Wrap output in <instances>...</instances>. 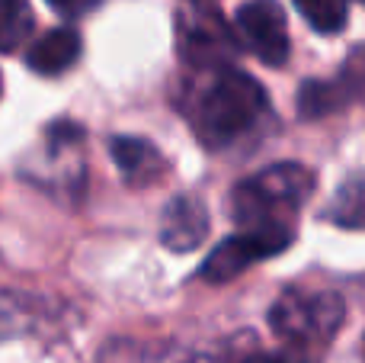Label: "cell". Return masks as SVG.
I'll return each instance as SVG.
<instances>
[{"mask_svg": "<svg viewBox=\"0 0 365 363\" xmlns=\"http://www.w3.org/2000/svg\"><path fill=\"white\" fill-rule=\"evenodd\" d=\"M32 32L29 0H0V51H13Z\"/></svg>", "mask_w": 365, "mask_h": 363, "instance_id": "obj_12", "label": "cell"}, {"mask_svg": "<svg viewBox=\"0 0 365 363\" xmlns=\"http://www.w3.org/2000/svg\"><path fill=\"white\" fill-rule=\"evenodd\" d=\"M237 363H304V357H298V354H250Z\"/></svg>", "mask_w": 365, "mask_h": 363, "instance_id": "obj_14", "label": "cell"}, {"mask_svg": "<svg viewBox=\"0 0 365 363\" xmlns=\"http://www.w3.org/2000/svg\"><path fill=\"white\" fill-rule=\"evenodd\" d=\"M205 81L192 94V126L208 148H231L257 132L269 113L266 90L250 74L227 68L205 71Z\"/></svg>", "mask_w": 365, "mask_h": 363, "instance_id": "obj_1", "label": "cell"}, {"mask_svg": "<svg viewBox=\"0 0 365 363\" xmlns=\"http://www.w3.org/2000/svg\"><path fill=\"white\" fill-rule=\"evenodd\" d=\"M237 49L231 26L208 6H192L180 16V51L182 61L195 71L227 68Z\"/></svg>", "mask_w": 365, "mask_h": 363, "instance_id": "obj_5", "label": "cell"}, {"mask_svg": "<svg viewBox=\"0 0 365 363\" xmlns=\"http://www.w3.org/2000/svg\"><path fill=\"white\" fill-rule=\"evenodd\" d=\"M208 235V209L199 197L186 193V197L170 199L160 219V244L177 254L195 251Z\"/></svg>", "mask_w": 365, "mask_h": 363, "instance_id": "obj_7", "label": "cell"}, {"mask_svg": "<svg viewBox=\"0 0 365 363\" xmlns=\"http://www.w3.org/2000/svg\"><path fill=\"white\" fill-rule=\"evenodd\" d=\"M298 13L314 32L334 36L346 26L349 19V0H295Z\"/></svg>", "mask_w": 365, "mask_h": 363, "instance_id": "obj_11", "label": "cell"}, {"mask_svg": "<svg viewBox=\"0 0 365 363\" xmlns=\"http://www.w3.org/2000/svg\"><path fill=\"white\" fill-rule=\"evenodd\" d=\"M231 32L263 64L279 68V64L289 61V23H285V13L276 0H247L234 13Z\"/></svg>", "mask_w": 365, "mask_h": 363, "instance_id": "obj_4", "label": "cell"}, {"mask_svg": "<svg viewBox=\"0 0 365 363\" xmlns=\"http://www.w3.org/2000/svg\"><path fill=\"white\" fill-rule=\"evenodd\" d=\"M109 151H113V161L122 167V174H125L128 180L151 184V180L164 171L160 151L145 139H128V135H122V139H113Z\"/></svg>", "mask_w": 365, "mask_h": 363, "instance_id": "obj_9", "label": "cell"}, {"mask_svg": "<svg viewBox=\"0 0 365 363\" xmlns=\"http://www.w3.org/2000/svg\"><path fill=\"white\" fill-rule=\"evenodd\" d=\"M81 36L77 29L71 26H58V29L45 32L38 36L36 42L29 45L26 51V64H29L36 74H45V77H55V74H64L68 68H74L77 58H81Z\"/></svg>", "mask_w": 365, "mask_h": 363, "instance_id": "obj_8", "label": "cell"}, {"mask_svg": "<svg viewBox=\"0 0 365 363\" xmlns=\"http://www.w3.org/2000/svg\"><path fill=\"white\" fill-rule=\"evenodd\" d=\"M103 0H48L51 10H58L61 16H83V13L96 10Z\"/></svg>", "mask_w": 365, "mask_h": 363, "instance_id": "obj_13", "label": "cell"}, {"mask_svg": "<svg viewBox=\"0 0 365 363\" xmlns=\"http://www.w3.org/2000/svg\"><path fill=\"white\" fill-rule=\"evenodd\" d=\"M324 219L340 229H365V174H353L336 187L324 209Z\"/></svg>", "mask_w": 365, "mask_h": 363, "instance_id": "obj_10", "label": "cell"}, {"mask_svg": "<svg viewBox=\"0 0 365 363\" xmlns=\"http://www.w3.org/2000/svg\"><path fill=\"white\" fill-rule=\"evenodd\" d=\"M346 319V306L327 289H285L269 309V325L295 347H314L330 341Z\"/></svg>", "mask_w": 365, "mask_h": 363, "instance_id": "obj_3", "label": "cell"}, {"mask_svg": "<svg viewBox=\"0 0 365 363\" xmlns=\"http://www.w3.org/2000/svg\"><path fill=\"white\" fill-rule=\"evenodd\" d=\"M314 193V174L302 164H276L234 190V222L240 232H272L295 238V216Z\"/></svg>", "mask_w": 365, "mask_h": 363, "instance_id": "obj_2", "label": "cell"}, {"mask_svg": "<svg viewBox=\"0 0 365 363\" xmlns=\"http://www.w3.org/2000/svg\"><path fill=\"white\" fill-rule=\"evenodd\" d=\"M292 244V235H272V232H237L234 238L221 242L212 254L205 257L199 274L208 283H227L237 274H244L250 264L272 257Z\"/></svg>", "mask_w": 365, "mask_h": 363, "instance_id": "obj_6", "label": "cell"}]
</instances>
